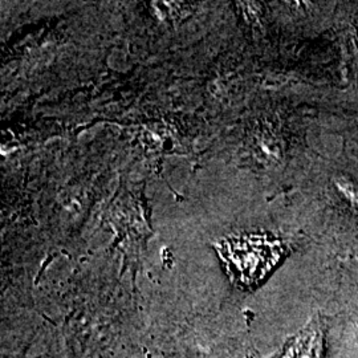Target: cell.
I'll return each mask as SVG.
<instances>
[{
  "label": "cell",
  "mask_w": 358,
  "mask_h": 358,
  "mask_svg": "<svg viewBox=\"0 0 358 358\" xmlns=\"http://www.w3.org/2000/svg\"><path fill=\"white\" fill-rule=\"evenodd\" d=\"M232 280L243 287L262 282L280 260L284 248L279 241L262 235L230 238L217 244Z\"/></svg>",
  "instance_id": "6da1fadb"
},
{
  "label": "cell",
  "mask_w": 358,
  "mask_h": 358,
  "mask_svg": "<svg viewBox=\"0 0 358 358\" xmlns=\"http://www.w3.org/2000/svg\"><path fill=\"white\" fill-rule=\"evenodd\" d=\"M334 187L340 192L348 203L358 210V185L348 177L338 176L334 178Z\"/></svg>",
  "instance_id": "7a4b0ae2"
}]
</instances>
